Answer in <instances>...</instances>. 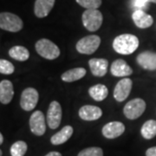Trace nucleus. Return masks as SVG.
<instances>
[{
  "mask_svg": "<svg viewBox=\"0 0 156 156\" xmlns=\"http://www.w3.org/2000/svg\"><path fill=\"white\" fill-rule=\"evenodd\" d=\"M9 56L19 62H24L30 57L29 50L23 46H14L9 50Z\"/></svg>",
  "mask_w": 156,
  "mask_h": 156,
  "instance_id": "obj_22",
  "label": "nucleus"
},
{
  "mask_svg": "<svg viewBox=\"0 0 156 156\" xmlns=\"http://www.w3.org/2000/svg\"><path fill=\"white\" fill-rule=\"evenodd\" d=\"M146 156H156V147L148 148L146 152Z\"/></svg>",
  "mask_w": 156,
  "mask_h": 156,
  "instance_id": "obj_29",
  "label": "nucleus"
},
{
  "mask_svg": "<svg viewBox=\"0 0 156 156\" xmlns=\"http://www.w3.org/2000/svg\"><path fill=\"white\" fill-rule=\"evenodd\" d=\"M89 95L96 101H103L108 95V90L103 84H96L89 89Z\"/></svg>",
  "mask_w": 156,
  "mask_h": 156,
  "instance_id": "obj_21",
  "label": "nucleus"
},
{
  "mask_svg": "<svg viewBox=\"0 0 156 156\" xmlns=\"http://www.w3.org/2000/svg\"><path fill=\"white\" fill-rule=\"evenodd\" d=\"M148 3H154L156 4V0H135L134 1V6L138 8V10H142L147 8Z\"/></svg>",
  "mask_w": 156,
  "mask_h": 156,
  "instance_id": "obj_28",
  "label": "nucleus"
},
{
  "mask_svg": "<svg viewBox=\"0 0 156 156\" xmlns=\"http://www.w3.org/2000/svg\"><path fill=\"white\" fill-rule=\"evenodd\" d=\"M146 109L145 101L140 98H135L129 101L123 108L125 116L129 120H135L139 118Z\"/></svg>",
  "mask_w": 156,
  "mask_h": 156,
  "instance_id": "obj_6",
  "label": "nucleus"
},
{
  "mask_svg": "<svg viewBox=\"0 0 156 156\" xmlns=\"http://www.w3.org/2000/svg\"><path fill=\"white\" fill-rule=\"evenodd\" d=\"M77 156H103V151L101 147H92L82 150Z\"/></svg>",
  "mask_w": 156,
  "mask_h": 156,
  "instance_id": "obj_26",
  "label": "nucleus"
},
{
  "mask_svg": "<svg viewBox=\"0 0 156 156\" xmlns=\"http://www.w3.org/2000/svg\"><path fill=\"white\" fill-rule=\"evenodd\" d=\"M45 156H62V154L59 153V152H56V151H52V152H50L48 153Z\"/></svg>",
  "mask_w": 156,
  "mask_h": 156,
  "instance_id": "obj_30",
  "label": "nucleus"
},
{
  "mask_svg": "<svg viewBox=\"0 0 156 156\" xmlns=\"http://www.w3.org/2000/svg\"><path fill=\"white\" fill-rule=\"evenodd\" d=\"M110 71L112 75L115 76L124 77L130 76L133 73V69L124 60L117 59L112 63Z\"/></svg>",
  "mask_w": 156,
  "mask_h": 156,
  "instance_id": "obj_15",
  "label": "nucleus"
},
{
  "mask_svg": "<svg viewBox=\"0 0 156 156\" xmlns=\"http://www.w3.org/2000/svg\"><path fill=\"white\" fill-rule=\"evenodd\" d=\"M89 65L94 76L101 77L107 74L108 62L103 58H92L89 61Z\"/></svg>",
  "mask_w": 156,
  "mask_h": 156,
  "instance_id": "obj_13",
  "label": "nucleus"
},
{
  "mask_svg": "<svg viewBox=\"0 0 156 156\" xmlns=\"http://www.w3.org/2000/svg\"><path fill=\"white\" fill-rule=\"evenodd\" d=\"M39 95L37 89L33 88H27L22 92L20 98V106L25 111H30L34 109L38 102Z\"/></svg>",
  "mask_w": 156,
  "mask_h": 156,
  "instance_id": "obj_7",
  "label": "nucleus"
},
{
  "mask_svg": "<svg viewBox=\"0 0 156 156\" xmlns=\"http://www.w3.org/2000/svg\"><path fill=\"white\" fill-rule=\"evenodd\" d=\"M36 50L38 55L48 60H54L60 56V50L52 41L43 38L36 44Z\"/></svg>",
  "mask_w": 156,
  "mask_h": 156,
  "instance_id": "obj_2",
  "label": "nucleus"
},
{
  "mask_svg": "<svg viewBox=\"0 0 156 156\" xmlns=\"http://www.w3.org/2000/svg\"><path fill=\"white\" fill-rule=\"evenodd\" d=\"M100 44V37L96 35H90L80 39L76 47L79 53L84 55H91L97 50Z\"/></svg>",
  "mask_w": 156,
  "mask_h": 156,
  "instance_id": "obj_5",
  "label": "nucleus"
},
{
  "mask_svg": "<svg viewBox=\"0 0 156 156\" xmlns=\"http://www.w3.org/2000/svg\"><path fill=\"white\" fill-rule=\"evenodd\" d=\"M14 96L13 84L9 80H3L0 83V101L2 104L10 103Z\"/></svg>",
  "mask_w": 156,
  "mask_h": 156,
  "instance_id": "obj_18",
  "label": "nucleus"
},
{
  "mask_svg": "<svg viewBox=\"0 0 156 156\" xmlns=\"http://www.w3.org/2000/svg\"><path fill=\"white\" fill-rule=\"evenodd\" d=\"M73 128L71 126H65L59 132L50 138V142L53 145H61L67 141L73 134Z\"/></svg>",
  "mask_w": 156,
  "mask_h": 156,
  "instance_id": "obj_19",
  "label": "nucleus"
},
{
  "mask_svg": "<svg viewBox=\"0 0 156 156\" xmlns=\"http://www.w3.org/2000/svg\"><path fill=\"white\" fill-rule=\"evenodd\" d=\"M132 86H133V82L129 78H123L120 82H118V83L114 89L115 99L119 102H122L126 100L131 92Z\"/></svg>",
  "mask_w": 156,
  "mask_h": 156,
  "instance_id": "obj_9",
  "label": "nucleus"
},
{
  "mask_svg": "<svg viewBox=\"0 0 156 156\" xmlns=\"http://www.w3.org/2000/svg\"><path fill=\"white\" fill-rule=\"evenodd\" d=\"M14 70H15L14 65L11 63V62L5 60V59L0 60V72H1V74L11 75L14 72Z\"/></svg>",
  "mask_w": 156,
  "mask_h": 156,
  "instance_id": "obj_27",
  "label": "nucleus"
},
{
  "mask_svg": "<svg viewBox=\"0 0 156 156\" xmlns=\"http://www.w3.org/2000/svg\"><path fill=\"white\" fill-rule=\"evenodd\" d=\"M30 128L34 134L41 136L46 131L44 115L43 112L35 111L30 118Z\"/></svg>",
  "mask_w": 156,
  "mask_h": 156,
  "instance_id": "obj_10",
  "label": "nucleus"
},
{
  "mask_svg": "<svg viewBox=\"0 0 156 156\" xmlns=\"http://www.w3.org/2000/svg\"><path fill=\"white\" fill-rule=\"evenodd\" d=\"M125 131L124 124L120 122H112L107 123L102 128V134L108 139H115L121 136Z\"/></svg>",
  "mask_w": 156,
  "mask_h": 156,
  "instance_id": "obj_11",
  "label": "nucleus"
},
{
  "mask_svg": "<svg viewBox=\"0 0 156 156\" xmlns=\"http://www.w3.org/2000/svg\"><path fill=\"white\" fill-rule=\"evenodd\" d=\"M132 18L135 25L140 29L148 28L154 23V19L152 16L146 13L143 10H136L134 11Z\"/></svg>",
  "mask_w": 156,
  "mask_h": 156,
  "instance_id": "obj_17",
  "label": "nucleus"
},
{
  "mask_svg": "<svg viewBox=\"0 0 156 156\" xmlns=\"http://www.w3.org/2000/svg\"><path fill=\"white\" fill-rule=\"evenodd\" d=\"M55 0H36L34 5L35 15L39 18L47 17L54 7Z\"/></svg>",
  "mask_w": 156,
  "mask_h": 156,
  "instance_id": "obj_16",
  "label": "nucleus"
},
{
  "mask_svg": "<svg viewBox=\"0 0 156 156\" xmlns=\"http://www.w3.org/2000/svg\"><path fill=\"white\" fill-rule=\"evenodd\" d=\"M23 27V23L20 17L11 13V12H2L0 14V28L4 30L17 32Z\"/></svg>",
  "mask_w": 156,
  "mask_h": 156,
  "instance_id": "obj_3",
  "label": "nucleus"
},
{
  "mask_svg": "<svg viewBox=\"0 0 156 156\" xmlns=\"http://www.w3.org/2000/svg\"><path fill=\"white\" fill-rule=\"evenodd\" d=\"M79 116L84 121H95L102 115V110L100 108L93 105L83 106L78 112Z\"/></svg>",
  "mask_w": 156,
  "mask_h": 156,
  "instance_id": "obj_14",
  "label": "nucleus"
},
{
  "mask_svg": "<svg viewBox=\"0 0 156 156\" xmlns=\"http://www.w3.org/2000/svg\"><path fill=\"white\" fill-rule=\"evenodd\" d=\"M3 142H4V136L3 134H0V144H3Z\"/></svg>",
  "mask_w": 156,
  "mask_h": 156,
  "instance_id": "obj_31",
  "label": "nucleus"
},
{
  "mask_svg": "<svg viewBox=\"0 0 156 156\" xmlns=\"http://www.w3.org/2000/svg\"><path fill=\"white\" fill-rule=\"evenodd\" d=\"M139 39L132 34H122L113 41V48L117 53L122 55H130L137 50Z\"/></svg>",
  "mask_w": 156,
  "mask_h": 156,
  "instance_id": "obj_1",
  "label": "nucleus"
},
{
  "mask_svg": "<svg viewBox=\"0 0 156 156\" xmlns=\"http://www.w3.org/2000/svg\"><path fill=\"white\" fill-rule=\"evenodd\" d=\"M27 151V144L23 141L18 140L15 142L11 147V156H23Z\"/></svg>",
  "mask_w": 156,
  "mask_h": 156,
  "instance_id": "obj_24",
  "label": "nucleus"
},
{
  "mask_svg": "<svg viewBox=\"0 0 156 156\" xmlns=\"http://www.w3.org/2000/svg\"><path fill=\"white\" fill-rule=\"evenodd\" d=\"M141 135L147 140L153 139L156 136V121L149 120L147 121L140 129Z\"/></svg>",
  "mask_w": 156,
  "mask_h": 156,
  "instance_id": "obj_23",
  "label": "nucleus"
},
{
  "mask_svg": "<svg viewBox=\"0 0 156 156\" xmlns=\"http://www.w3.org/2000/svg\"><path fill=\"white\" fill-rule=\"evenodd\" d=\"M62 121V108L60 103L56 101H51L47 112V122L51 129L59 127Z\"/></svg>",
  "mask_w": 156,
  "mask_h": 156,
  "instance_id": "obj_8",
  "label": "nucleus"
},
{
  "mask_svg": "<svg viewBox=\"0 0 156 156\" xmlns=\"http://www.w3.org/2000/svg\"><path fill=\"white\" fill-rule=\"evenodd\" d=\"M78 5L86 10L98 9L101 5V0H76Z\"/></svg>",
  "mask_w": 156,
  "mask_h": 156,
  "instance_id": "obj_25",
  "label": "nucleus"
},
{
  "mask_svg": "<svg viewBox=\"0 0 156 156\" xmlns=\"http://www.w3.org/2000/svg\"><path fill=\"white\" fill-rule=\"evenodd\" d=\"M102 14L97 9L92 10H86L82 16V21L83 23L84 27L89 31H96L99 30L101 23H102Z\"/></svg>",
  "mask_w": 156,
  "mask_h": 156,
  "instance_id": "obj_4",
  "label": "nucleus"
},
{
  "mask_svg": "<svg viewBox=\"0 0 156 156\" xmlns=\"http://www.w3.org/2000/svg\"><path fill=\"white\" fill-rule=\"evenodd\" d=\"M85 75H86V69L84 68H75L63 73L61 76V78L62 81L66 83H72L82 79Z\"/></svg>",
  "mask_w": 156,
  "mask_h": 156,
  "instance_id": "obj_20",
  "label": "nucleus"
},
{
  "mask_svg": "<svg viewBox=\"0 0 156 156\" xmlns=\"http://www.w3.org/2000/svg\"><path fill=\"white\" fill-rule=\"evenodd\" d=\"M137 62L143 69L148 70L156 69V53L152 51H144L138 55Z\"/></svg>",
  "mask_w": 156,
  "mask_h": 156,
  "instance_id": "obj_12",
  "label": "nucleus"
}]
</instances>
